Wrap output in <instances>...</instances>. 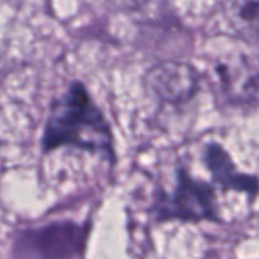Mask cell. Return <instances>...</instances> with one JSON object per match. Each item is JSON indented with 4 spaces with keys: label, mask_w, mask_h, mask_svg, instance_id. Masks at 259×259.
I'll use <instances>...</instances> for the list:
<instances>
[{
    "label": "cell",
    "mask_w": 259,
    "mask_h": 259,
    "mask_svg": "<svg viewBox=\"0 0 259 259\" xmlns=\"http://www.w3.org/2000/svg\"><path fill=\"white\" fill-rule=\"evenodd\" d=\"M223 12L235 35L259 49V0H225Z\"/></svg>",
    "instance_id": "obj_7"
},
{
    "label": "cell",
    "mask_w": 259,
    "mask_h": 259,
    "mask_svg": "<svg viewBox=\"0 0 259 259\" xmlns=\"http://www.w3.org/2000/svg\"><path fill=\"white\" fill-rule=\"evenodd\" d=\"M88 229L74 222H55L23 229L12 243L14 259H77L85 250Z\"/></svg>",
    "instance_id": "obj_2"
},
{
    "label": "cell",
    "mask_w": 259,
    "mask_h": 259,
    "mask_svg": "<svg viewBox=\"0 0 259 259\" xmlns=\"http://www.w3.org/2000/svg\"><path fill=\"white\" fill-rule=\"evenodd\" d=\"M219 93L234 106L259 108V58L234 53L219 58L211 70Z\"/></svg>",
    "instance_id": "obj_4"
},
{
    "label": "cell",
    "mask_w": 259,
    "mask_h": 259,
    "mask_svg": "<svg viewBox=\"0 0 259 259\" xmlns=\"http://www.w3.org/2000/svg\"><path fill=\"white\" fill-rule=\"evenodd\" d=\"M153 212L159 222H217V206L212 188L193 178L184 167L176 171V184L171 191H159Z\"/></svg>",
    "instance_id": "obj_3"
},
{
    "label": "cell",
    "mask_w": 259,
    "mask_h": 259,
    "mask_svg": "<svg viewBox=\"0 0 259 259\" xmlns=\"http://www.w3.org/2000/svg\"><path fill=\"white\" fill-rule=\"evenodd\" d=\"M61 147L99 153L108 161L115 158L112 127L88 88L79 80L68 83L49 106L41 149L50 153Z\"/></svg>",
    "instance_id": "obj_1"
},
{
    "label": "cell",
    "mask_w": 259,
    "mask_h": 259,
    "mask_svg": "<svg viewBox=\"0 0 259 259\" xmlns=\"http://www.w3.org/2000/svg\"><path fill=\"white\" fill-rule=\"evenodd\" d=\"M147 90L162 103L179 106L196 97L200 90V74L182 61H164L146 73Z\"/></svg>",
    "instance_id": "obj_5"
},
{
    "label": "cell",
    "mask_w": 259,
    "mask_h": 259,
    "mask_svg": "<svg viewBox=\"0 0 259 259\" xmlns=\"http://www.w3.org/2000/svg\"><path fill=\"white\" fill-rule=\"evenodd\" d=\"M205 162L215 182L225 190H234L255 196L259 191V181L252 176L241 173L231 155L220 144H209L205 150Z\"/></svg>",
    "instance_id": "obj_6"
}]
</instances>
